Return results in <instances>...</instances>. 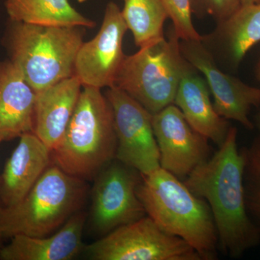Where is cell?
Masks as SVG:
<instances>
[{
	"label": "cell",
	"instance_id": "cell-5",
	"mask_svg": "<svg viewBox=\"0 0 260 260\" xmlns=\"http://www.w3.org/2000/svg\"><path fill=\"white\" fill-rule=\"evenodd\" d=\"M88 191L86 180L52 162L20 203L0 208V232L5 238L51 235L81 210Z\"/></svg>",
	"mask_w": 260,
	"mask_h": 260
},
{
	"label": "cell",
	"instance_id": "cell-15",
	"mask_svg": "<svg viewBox=\"0 0 260 260\" xmlns=\"http://www.w3.org/2000/svg\"><path fill=\"white\" fill-rule=\"evenodd\" d=\"M87 213L73 215L54 234L32 237L18 234L0 250L1 260H70L84 249L83 233Z\"/></svg>",
	"mask_w": 260,
	"mask_h": 260
},
{
	"label": "cell",
	"instance_id": "cell-7",
	"mask_svg": "<svg viewBox=\"0 0 260 260\" xmlns=\"http://www.w3.org/2000/svg\"><path fill=\"white\" fill-rule=\"evenodd\" d=\"M84 251L93 260H202L187 242L148 215L114 229Z\"/></svg>",
	"mask_w": 260,
	"mask_h": 260
},
{
	"label": "cell",
	"instance_id": "cell-24",
	"mask_svg": "<svg viewBox=\"0 0 260 260\" xmlns=\"http://www.w3.org/2000/svg\"><path fill=\"white\" fill-rule=\"evenodd\" d=\"M256 79L258 80V81H259L260 83V59L259 61H258L256 66ZM256 126L258 130H259V135H260V109L259 112H258L257 115L256 116Z\"/></svg>",
	"mask_w": 260,
	"mask_h": 260
},
{
	"label": "cell",
	"instance_id": "cell-1",
	"mask_svg": "<svg viewBox=\"0 0 260 260\" xmlns=\"http://www.w3.org/2000/svg\"><path fill=\"white\" fill-rule=\"evenodd\" d=\"M237 129L231 126L223 144L184 179L188 189L205 200L213 214L219 250L233 258L259 245L260 230L246 208L244 174L246 155L239 149Z\"/></svg>",
	"mask_w": 260,
	"mask_h": 260
},
{
	"label": "cell",
	"instance_id": "cell-13",
	"mask_svg": "<svg viewBox=\"0 0 260 260\" xmlns=\"http://www.w3.org/2000/svg\"><path fill=\"white\" fill-rule=\"evenodd\" d=\"M201 42L220 68L237 70L246 53L260 42V3L242 5Z\"/></svg>",
	"mask_w": 260,
	"mask_h": 260
},
{
	"label": "cell",
	"instance_id": "cell-18",
	"mask_svg": "<svg viewBox=\"0 0 260 260\" xmlns=\"http://www.w3.org/2000/svg\"><path fill=\"white\" fill-rule=\"evenodd\" d=\"M197 71L191 64L183 75L174 104L196 131L219 147L226 138L231 126L215 112L208 84Z\"/></svg>",
	"mask_w": 260,
	"mask_h": 260
},
{
	"label": "cell",
	"instance_id": "cell-16",
	"mask_svg": "<svg viewBox=\"0 0 260 260\" xmlns=\"http://www.w3.org/2000/svg\"><path fill=\"white\" fill-rule=\"evenodd\" d=\"M37 93L10 59L0 60V140L34 132Z\"/></svg>",
	"mask_w": 260,
	"mask_h": 260
},
{
	"label": "cell",
	"instance_id": "cell-22",
	"mask_svg": "<svg viewBox=\"0 0 260 260\" xmlns=\"http://www.w3.org/2000/svg\"><path fill=\"white\" fill-rule=\"evenodd\" d=\"M167 10L173 29L180 40L200 41L202 36L195 29L191 19L189 0H160Z\"/></svg>",
	"mask_w": 260,
	"mask_h": 260
},
{
	"label": "cell",
	"instance_id": "cell-4",
	"mask_svg": "<svg viewBox=\"0 0 260 260\" xmlns=\"http://www.w3.org/2000/svg\"><path fill=\"white\" fill-rule=\"evenodd\" d=\"M84 28L34 25L9 20L3 44L10 60L36 93L74 75Z\"/></svg>",
	"mask_w": 260,
	"mask_h": 260
},
{
	"label": "cell",
	"instance_id": "cell-27",
	"mask_svg": "<svg viewBox=\"0 0 260 260\" xmlns=\"http://www.w3.org/2000/svg\"><path fill=\"white\" fill-rule=\"evenodd\" d=\"M2 143V141H1V140H0V143ZM2 207H3V206H2L1 199H0V208H1Z\"/></svg>",
	"mask_w": 260,
	"mask_h": 260
},
{
	"label": "cell",
	"instance_id": "cell-25",
	"mask_svg": "<svg viewBox=\"0 0 260 260\" xmlns=\"http://www.w3.org/2000/svg\"><path fill=\"white\" fill-rule=\"evenodd\" d=\"M260 0H242V5L259 4Z\"/></svg>",
	"mask_w": 260,
	"mask_h": 260
},
{
	"label": "cell",
	"instance_id": "cell-21",
	"mask_svg": "<svg viewBox=\"0 0 260 260\" xmlns=\"http://www.w3.org/2000/svg\"><path fill=\"white\" fill-rule=\"evenodd\" d=\"M246 162L244 185L246 208L260 230V135L249 148H244Z\"/></svg>",
	"mask_w": 260,
	"mask_h": 260
},
{
	"label": "cell",
	"instance_id": "cell-3",
	"mask_svg": "<svg viewBox=\"0 0 260 260\" xmlns=\"http://www.w3.org/2000/svg\"><path fill=\"white\" fill-rule=\"evenodd\" d=\"M116 147L110 103L102 89L83 87L66 131L51 150L53 164L70 175L91 180L116 158Z\"/></svg>",
	"mask_w": 260,
	"mask_h": 260
},
{
	"label": "cell",
	"instance_id": "cell-17",
	"mask_svg": "<svg viewBox=\"0 0 260 260\" xmlns=\"http://www.w3.org/2000/svg\"><path fill=\"white\" fill-rule=\"evenodd\" d=\"M82 89L80 80L73 75L37 93L32 133L51 150L62 138Z\"/></svg>",
	"mask_w": 260,
	"mask_h": 260
},
{
	"label": "cell",
	"instance_id": "cell-11",
	"mask_svg": "<svg viewBox=\"0 0 260 260\" xmlns=\"http://www.w3.org/2000/svg\"><path fill=\"white\" fill-rule=\"evenodd\" d=\"M179 44L186 60L204 76L217 114L253 129L249 114L253 107L260 106V89L223 72L201 40H180Z\"/></svg>",
	"mask_w": 260,
	"mask_h": 260
},
{
	"label": "cell",
	"instance_id": "cell-14",
	"mask_svg": "<svg viewBox=\"0 0 260 260\" xmlns=\"http://www.w3.org/2000/svg\"><path fill=\"white\" fill-rule=\"evenodd\" d=\"M51 162V150L37 135H22L0 176L2 206L10 208L20 203Z\"/></svg>",
	"mask_w": 260,
	"mask_h": 260
},
{
	"label": "cell",
	"instance_id": "cell-23",
	"mask_svg": "<svg viewBox=\"0 0 260 260\" xmlns=\"http://www.w3.org/2000/svg\"><path fill=\"white\" fill-rule=\"evenodd\" d=\"M191 14L198 18L211 17L216 22L223 21L234 14L242 0H189Z\"/></svg>",
	"mask_w": 260,
	"mask_h": 260
},
{
	"label": "cell",
	"instance_id": "cell-19",
	"mask_svg": "<svg viewBox=\"0 0 260 260\" xmlns=\"http://www.w3.org/2000/svg\"><path fill=\"white\" fill-rule=\"evenodd\" d=\"M9 20L34 25L93 28L95 21L82 15L69 0H6Z\"/></svg>",
	"mask_w": 260,
	"mask_h": 260
},
{
	"label": "cell",
	"instance_id": "cell-8",
	"mask_svg": "<svg viewBox=\"0 0 260 260\" xmlns=\"http://www.w3.org/2000/svg\"><path fill=\"white\" fill-rule=\"evenodd\" d=\"M141 174L118 159L108 162L95 177L92 189L90 223L104 236L146 216L138 196Z\"/></svg>",
	"mask_w": 260,
	"mask_h": 260
},
{
	"label": "cell",
	"instance_id": "cell-10",
	"mask_svg": "<svg viewBox=\"0 0 260 260\" xmlns=\"http://www.w3.org/2000/svg\"><path fill=\"white\" fill-rule=\"evenodd\" d=\"M127 30L119 5L109 2L99 32L91 40L83 43L75 58L74 75L83 87L114 86L126 57L123 40Z\"/></svg>",
	"mask_w": 260,
	"mask_h": 260
},
{
	"label": "cell",
	"instance_id": "cell-6",
	"mask_svg": "<svg viewBox=\"0 0 260 260\" xmlns=\"http://www.w3.org/2000/svg\"><path fill=\"white\" fill-rule=\"evenodd\" d=\"M179 44L180 39L173 29L168 40L126 55L114 87L152 114L174 104L181 78L191 66L181 54Z\"/></svg>",
	"mask_w": 260,
	"mask_h": 260
},
{
	"label": "cell",
	"instance_id": "cell-26",
	"mask_svg": "<svg viewBox=\"0 0 260 260\" xmlns=\"http://www.w3.org/2000/svg\"><path fill=\"white\" fill-rule=\"evenodd\" d=\"M5 238L4 236L3 235L1 232H0V250H1L2 248H3V240H4Z\"/></svg>",
	"mask_w": 260,
	"mask_h": 260
},
{
	"label": "cell",
	"instance_id": "cell-20",
	"mask_svg": "<svg viewBox=\"0 0 260 260\" xmlns=\"http://www.w3.org/2000/svg\"><path fill=\"white\" fill-rule=\"evenodd\" d=\"M121 15L137 47H148L165 39L164 26L169 18L160 0H123Z\"/></svg>",
	"mask_w": 260,
	"mask_h": 260
},
{
	"label": "cell",
	"instance_id": "cell-2",
	"mask_svg": "<svg viewBox=\"0 0 260 260\" xmlns=\"http://www.w3.org/2000/svg\"><path fill=\"white\" fill-rule=\"evenodd\" d=\"M137 192L159 226L187 242L202 260L217 259L218 232L209 205L184 181L160 167L142 175Z\"/></svg>",
	"mask_w": 260,
	"mask_h": 260
},
{
	"label": "cell",
	"instance_id": "cell-9",
	"mask_svg": "<svg viewBox=\"0 0 260 260\" xmlns=\"http://www.w3.org/2000/svg\"><path fill=\"white\" fill-rule=\"evenodd\" d=\"M112 107L117 140L116 158L142 174L160 168V153L153 127V114L121 89L105 93Z\"/></svg>",
	"mask_w": 260,
	"mask_h": 260
},
{
	"label": "cell",
	"instance_id": "cell-12",
	"mask_svg": "<svg viewBox=\"0 0 260 260\" xmlns=\"http://www.w3.org/2000/svg\"><path fill=\"white\" fill-rule=\"evenodd\" d=\"M153 127L160 167L180 180L209 159V140L188 123L175 104L153 114Z\"/></svg>",
	"mask_w": 260,
	"mask_h": 260
}]
</instances>
